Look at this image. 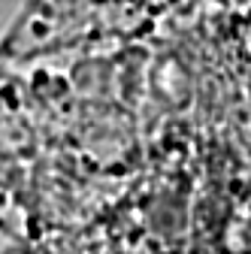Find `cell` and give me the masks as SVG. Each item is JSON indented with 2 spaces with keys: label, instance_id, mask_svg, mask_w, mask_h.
Wrapping results in <instances>:
<instances>
[{
  "label": "cell",
  "instance_id": "obj_1",
  "mask_svg": "<svg viewBox=\"0 0 251 254\" xmlns=\"http://www.w3.org/2000/svg\"><path fill=\"white\" fill-rule=\"evenodd\" d=\"M40 3L61 18L118 27V24H136L151 15L179 9L185 3H194V0H40Z\"/></svg>",
  "mask_w": 251,
  "mask_h": 254
}]
</instances>
